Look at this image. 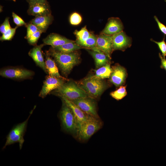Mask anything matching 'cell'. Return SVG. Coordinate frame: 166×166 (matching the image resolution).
I'll return each mask as SVG.
<instances>
[{
	"instance_id": "obj_1",
	"label": "cell",
	"mask_w": 166,
	"mask_h": 166,
	"mask_svg": "<svg viewBox=\"0 0 166 166\" xmlns=\"http://www.w3.org/2000/svg\"><path fill=\"white\" fill-rule=\"evenodd\" d=\"M46 52L54 58L62 73L66 76L80 61L79 55L76 51L63 53L56 51L52 48Z\"/></svg>"
},
{
	"instance_id": "obj_2",
	"label": "cell",
	"mask_w": 166,
	"mask_h": 166,
	"mask_svg": "<svg viewBox=\"0 0 166 166\" xmlns=\"http://www.w3.org/2000/svg\"><path fill=\"white\" fill-rule=\"evenodd\" d=\"M78 85L89 97L94 99L100 97L107 88V85L102 79L94 76L85 78Z\"/></svg>"
},
{
	"instance_id": "obj_3",
	"label": "cell",
	"mask_w": 166,
	"mask_h": 166,
	"mask_svg": "<svg viewBox=\"0 0 166 166\" xmlns=\"http://www.w3.org/2000/svg\"><path fill=\"white\" fill-rule=\"evenodd\" d=\"M55 92L60 97H64L70 101L89 97L78 84L71 81L64 82L56 89Z\"/></svg>"
},
{
	"instance_id": "obj_4",
	"label": "cell",
	"mask_w": 166,
	"mask_h": 166,
	"mask_svg": "<svg viewBox=\"0 0 166 166\" xmlns=\"http://www.w3.org/2000/svg\"><path fill=\"white\" fill-rule=\"evenodd\" d=\"M59 117L63 129L72 134L77 133L78 124L76 118L71 108L62 100Z\"/></svg>"
},
{
	"instance_id": "obj_5",
	"label": "cell",
	"mask_w": 166,
	"mask_h": 166,
	"mask_svg": "<svg viewBox=\"0 0 166 166\" xmlns=\"http://www.w3.org/2000/svg\"><path fill=\"white\" fill-rule=\"evenodd\" d=\"M102 125V122L99 118L90 115L87 120L77 130V133L78 138L81 140L89 139L101 128Z\"/></svg>"
},
{
	"instance_id": "obj_6",
	"label": "cell",
	"mask_w": 166,
	"mask_h": 166,
	"mask_svg": "<svg viewBox=\"0 0 166 166\" xmlns=\"http://www.w3.org/2000/svg\"><path fill=\"white\" fill-rule=\"evenodd\" d=\"M31 113L32 112L26 120L12 128L6 136V142L3 149L8 145L18 143L20 149H21L24 142V136L26 130L28 120Z\"/></svg>"
},
{
	"instance_id": "obj_7",
	"label": "cell",
	"mask_w": 166,
	"mask_h": 166,
	"mask_svg": "<svg viewBox=\"0 0 166 166\" xmlns=\"http://www.w3.org/2000/svg\"><path fill=\"white\" fill-rule=\"evenodd\" d=\"M34 74L32 71L17 67L6 68L1 69L0 71V75L2 77L15 80L30 78Z\"/></svg>"
},
{
	"instance_id": "obj_8",
	"label": "cell",
	"mask_w": 166,
	"mask_h": 166,
	"mask_svg": "<svg viewBox=\"0 0 166 166\" xmlns=\"http://www.w3.org/2000/svg\"><path fill=\"white\" fill-rule=\"evenodd\" d=\"M71 101L87 114L98 118L96 103L94 98L88 97Z\"/></svg>"
},
{
	"instance_id": "obj_9",
	"label": "cell",
	"mask_w": 166,
	"mask_h": 166,
	"mask_svg": "<svg viewBox=\"0 0 166 166\" xmlns=\"http://www.w3.org/2000/svg\"><path fill=\"white\" fill-rule=\"evenodd\" d=\"M65 81L64 79L49 75L44 82L39 96L42 98H44L52 90L56 89L61 86Z\"/></svg>"
},
{
	"instance_id": "obj_10",
	"label": "cell",
	"mask_w": 166,
	"mask_h": 166,
	"mask_svg": "<svg viewBox=\"0 0 166 166\" xmlns=\"http://www.w3.org/2000/svg\"><path fill=\"white\" fill-rule=\"evenodd\" d=\"M27 12L29 14L35 17L51 14L49 6L46 0L29 2Z\"/></svg>"
},
{
	"instance_id": "obj_11",
	"label": "cell",
	"mask_w": 166,
	"mask_h": 166,
	"mask_svg": "<svg viewBox=\"0 0 166 166\" xmlns=\"http://www.w3.org/2000/svg\"><path fill=\"white\" fill-rule=\"evenodd\" d=\"M113 50H124L131 45V38L127 36L123 31L112 35Z\"/></svg>"
},
{
	"instance_id": "obj_12",
	"label": "cell",
	"mask_w": 166,
	"mask_h": 166,
	"mask_svg": "<svg viewBox=\"0 0 166 166\" xmlns=\"http://www.w3.org/2000/svg\"><path fill=\"white\" fill-rule=\"evenodd\" d=\"M96 46L111 58V55L114 51L112 36L100 34L97 36Z\"/></svg>"
},
{
	"instance_id": "obj_13",
	"label": "cell",
	"mask_w": 166,
	"mask_h": 166,
	"mask_svg": "<svg viewBox=\"0 0 166 166\" xmlns=\"http://www.w3.org/2000/svg\"><path fill=\"white\" fill-rule=\"evenodd\" d=\"M123 28L122 23L119 18H111L101 34L112 36L122 31Z\"/></svg>"
},
{
	"instance_id": "obj_14",
	"label": "cell",
	"mask_w": 166,
	"mask_h": 166,
	"mask_svg": "<svg viewBox=\"0 0 166 166\" xmlns=\"http://www.w3.org/2000/svg\"><path fill=\"white\" fill-rule=\"evenodd\" d=\"M112 69L110 82L117 87L122 85L124 83L127 75L125 69L119 65L113 66Z\"/></svg>"
},
{
	"instance_id": "obj_15",
	"label": "cell",
	"mask_w": 166,
	"mask_h": 166,
	"mask_svg": "<svg viewBox=\"0 0 166 166\" xmlns=\"http://www.w3.org/2000/svg\"><path fill=\"white\" fill-rule=\"evenodd\" d=\"M60 97L71 108L74 114L77 123L78 130L81 126L87 120L90 115L84 112L71 101L64 97Z\"/></svg>"
},
{
	"instance_id": "obj_16",
	"label": "cell",
	"mask_w": 166,
	"mask_h": 166,
	"mask_svg": "<svg viewBox=\"0 0 166 166\" xmlns=\"http://www.w3.org/2000/svg\"><path fill=\"white\" fill-rule=\"evenodd\" d=\"M88 51L93 58L97 68L109 63L110 58L97 46L90 49Z\"/></svg>"
},
{
	"instance_id": "obj_17",
	"label": "cell",
	"mask_w": 166,
	"mask_h": 166,
	"mask_svg": "<svg viewBox=\"0 0 166 166\" xmlns=\"http://www.w3.org/2000/svg\"><path fill=\"white\" fill-rule=\"evenodd\" d=\"M45 45L43 43L38 45H36L30 49L28 53V54L33 59L37 65L47 73L45 62L42 51V48Z\"/></svg>"
},
{
	"instance_id": "obj_18",
	"label": "cell",
	"mask_w": 166,
	"mask_h": 166,
	"mask_svg": "<svg viewBox=\"0 0 166 166\" xmlns=\"http://www.w3.org/2000/svg\"><path fill=\"white\" fill-rule=\"evenodd\" d=\"M73 41L55 33L50 34L43 40V42L45 45H50L53 48Z\"/></svg>"
},
{
	"instance_id": "obj_19",
	"label": "cell",
	"mask_w": 166,
	"mask_h": 166,
	"mask_svg": "<svg viewBox=\"0 0 166 166\" xmlns=\"http://www.w3.org/2000/svg\"><path fill=\"white\" fill-rule=\"evenodd\" d=\"M53 17L51 14L44 16L36 17L30 22L36 26L43 33L45 32L49 26L52 23Z\"/></svg>"
},
{
	"instance_id": "obj_20",
	"label": "cell",
	"mask_w": 166,
	"mask_h": 166,
	"mask_svg": "<svg viewBox=\"0 0 166 166\" xmlns=\"http://www.w3.org/2000/svg\"><path fill=\"white\" fill-rule=\"evenodd\" d=\"M45 62L47 72L49 75L68 80L60 75L55 61L50 57V56L47 52Z\"/></svg>"
},
{
	"instance_id": "obj_21",
	"label": "cell",
	"mask_w": 166,
	"mask_h": 166,
	"mask_svg": "<svg viewBox=\"0 0 166 166\" xmlns=\"http://www.w3.org/2000/svg\"><path fill=\"white\" fill-rule=\"evenodd\" d=\"M81 48L82 47L77 45L75 41H73L61 46L53 48L59 52L68 53L75 52Z\"/></svg>"
},
{
	"instance_id": "obj_22",
	"label": "cell",
	"mask_w": 166,
	"mask_h": 166,
	"mask_svg": "<svg viewBox=\"0 0 166 166\" xmlns=\"http://www.w3.org/2000/svg\"><path fill=\"white\" fill-rule=\"evenodd\" d=\"M112 72L110 64H107L102 66L95 70V74L94 76L101 79L109 78L110 77Z\"/></svg>"
},
{
	"instance_id": "obj_23",
	"label": "cell",
	"mask_w": 166,
	"mask_h": 166,
	"mask_svg": "<svg viewBox=\"0 0 166 166\" xmlns=\"http://www.w3.org/2000/svg\"><path fill=\"white\" fill-rule=\"evenodd\" d=\"M74 34L76 38L75 42L80 46L90 37L91 34V33L87 30L86 26L82 28L79 30H75Z\"/></svg>"
},
{
	"instance_id": "obj_24",
	"label": "cell",
	"mask_w": 166,
	"mask_h": 166,
	"mask_svg": "<svg viewBox=\"0 0 166 166\" xmlns=\"http://www.w3.org/2000/svg\"><path fill=\"white\" fill-rule=\"evenodd\" d=\"M126 86H121L117 90L110 93V95L117 101L121 100L127 94Z\"/></svg>"
},
{
	"instance_id": "obj_25",
	"label": "cell",
	"mask_w": 166,
	"mask_h": 166,
	"mask_svg": "<svg viewBox=\"0 0 166 166\" xmlns=\"http://www.w3.org/2000/svg\"><path fill=\"white\" fill-rule=\"evenodd\" d=\"M97 36L93 33L90 37L81 45V47L91 49L96 46Z\"/></svg>"
},
{
	"instance_id": "obj_26",
	"label": "cell",
	"mask_w": 166,
	"mask_h": 166,
	"mask_svg": "<svg viewBox=\"0 0 166 166\" xmlns=\"http://www.w3.org/2000/svg\"><path fill=\"white\" fill-rule=\"evenodd\" d=\"M17 26L14 28H11L4 33L2 34V35L0 37V40L1 41L10 40L14 36L16 30L18 27Z\"/></svg>"
},
{
	"instance_id": "obj_27",
	"label": "cell",
	"mask_w": 166,
	"mask_h": 166,
	"mask_svg": "<svg viewBox=\"0 0 166 166\" xmlns=\"http://www.w3.org/2000/svg\"><path fill=\"white\" fill-rule=\"evenodd\" d=\"M82 21L81 16L78 13L74 12L71 14L69 17V22L71 24L74 26L79 24Z\"/></svg>"
},
{
	"instance_id": "obj_28",
	"label": "cell",
	"mask_w": 166,
	"mask_h": 166,
	"mask_svg": "<svg viewBox=\"0 0 166 166\" xmlns=\"http://www.w3.org/2000/svg\"><path fill=\"white\" fill-rule=\"evenodd\" d=\"M42 33V31L39 30L31 35L27 39L28 43L32 45H36Z\"/></svg>"
},
{
	"instance_id": "obj_29",
	"label": "cell",
	"mask_w": 166,
	"mask_h": 166,
	"mask_svg": "<svg viewBox=\"0 0 166 166\" xmlns=\"http://www.w3.org/2000/svg\"><path fill=\"white\" fill-rule=\"evenodd\" d=\"M26 26L27 28V33L25 38L26 39L31 35L39 30L36 26L31 22L26 24Z\"/></svg>"
},
{
	"instance_id": "obj_30",
	"label": "cell",
	"mask_w": 166,
	"mask_h": 166,
	"mask_svg": "<svg viewBox=\"0 0 166 166\" xmlns=\"http://www.w3.org/2000/svg\"><path fill=\"white\" fill-rule=\"evenodd\" d=\"M165 38H164L162 41L161 42H158L155 41L153 39H151L152 41L157 44L162 53V56L165 57L166 56V43L165 41Z\"/></svg>"
},
{
	"instance_id": "obj_31",
	"label": "cell",
	"mask_w": 166,
	"mask_h": 166,
	"mask_svg": "<svg viewBox=\"0 0 166 166\" xmlns=\"http://www.w3.org/2000/svg\"><path fill=\"white\" fill-rule=\"evenodd\" d=\"M12 17L14 22L18 26L26 25V23L19 16L14 12L12 13Z\"/></svg>"
},
{
	"instance_id": "obj_32",
	"label": "cell",
	"mask_w": 166,
	"mask_h": 166,
	"mask_svg": "<svg viewBox=\"0 0 166 166\" xmlns=\"http://www.w3.org/2000/svg\"><path fill=\"white\" fill-rule=\"evenodd\" d=\"M11 28L9 23V18H6L0 26V32L3 34Z\"/></svg>"
},
{
	"instance_id": "obj_33",
	"label": "cell",
	"mask_w": 166,
	"mask_h": 166,
	"mask_svg": "<svg viewBox=\"0 0 166 166\" xmlns=\"http://www.w3.org/2000/svg\"><path fill=\"white\" fill-rule=\"evenodd\" d=\"M154 18L157 23L158 27L161 31L165 35H166V26L161 23L156 16H154Z\"/></svg>"
},
{
	"instance_id": "obj_34",
	"label": "cell",
	"mask_w": 166,
	"mask_h": 166,
	"mask_svg": "<svg viewBox=\"0 0 166 166\" xmlns=\"http://www.w3.org/2000/svg\"><path fill=\"white\" fill-rule=\"evenodd\" d=\"M159 57L161 60V68L162 69H164L166 71V59L165 57H163L160 53H159Z\"/></svg>"
},
{
	"instance_id": "obj_35",
	"label": "cell",
	"mask_w": 166,
	"mask_h": 166,
	"mask_svg": "<svg viewBox=\"0 0 166 166\" xmlns=\"http://www.w3.org/2000/svg\"><path fill=\"white\" fill-rule=\"evenodd\" d=\"M29 2H39L44 1H46V0H27Z\"/></svg>"
},
{
	"instance_id": "obj_36",
	"label": "cell",
	"mask_w": 166,
	"mask_h": 166,
	"mask_svg": "<svg viewBox=\"0 0 166 166\" xmlns=\"http://www.w3.org/2000/svg\"><path fill=\"white\" fill-rule=\"evenodd\" d=\"M13 1H14V2H15L16 1V0H12Z\"/></svg>"
}]
</instances>
